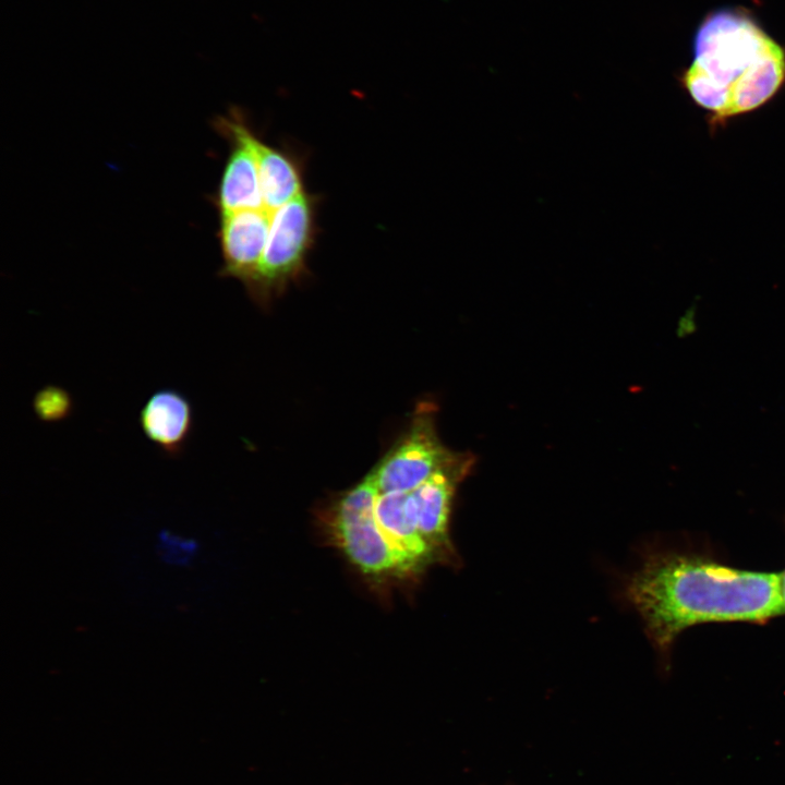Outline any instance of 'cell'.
I'll list each match as a JSON object with an SVG mask.
<instances>
[{"instance_id":"1","label":"cell","mask_w":785,"mask_h":785,"mask_svg":"<svg viewBox=\"0 0 785 785\" xmlns=\"http://www.w3.org/2000/svg\"><path fill=\"white\" fill-rule=\"evenodd\" d=\"M626 595L663 653L695 624L759 623L785 613L780 573L739 570L678 554L649 557L627 581Z\"/></svg>"},{"instance_id":"2","label":"cell","mask_w":785,"mask_h":785,"mask_svg":"<svg viewBox=\"0 0 785 785\" xmlns=\"http://www.w3.org/2000/svg\"><path fill=\"white\" fill-rule=\"evenodd\" d=\"M691 99L717 124L753 111L785 84V47L747 9L710 11L692 37V60L680 74Z\"/></svg>"},{"instance_id":"3","label":"cell","mask_w":785,"mask_h":785,"mask_svg":"<svg viewBox=\"0 0 785 785\" xmlns=\"http://www.w3.org/2000/svg\"><path fill=\"white\" fill-rule=\"evenodd\" d=\"M319 195L305 191L273 213L258 270L247 291L259 306H269L307 274V257L319 231Z\"/></svg>"},{"instance_id":"4","label":"cell","mask_w":785,"mask_h":785,"mask_svg":"<svg viewBox=\"0 0 785 785\" xmlns=\"http://www.w3.org/2000/svg\"><path fill=\"white\" fill-rule=\"evenodd\" d=\"M378 490L369 473L342 493L325 517L333 541L350 563L365 576L383 579L415 573L392 547L375 518Z\"/></svg>"},{"instance_id":"5","label":"cell","mask_w":785,"mask_h":785,"mask_svg":"<svg viewBox=\"0 0 785 785\" xmlns=\"http://www.w3.org/2000/svg\"><path fill=\"white\" fill-rule=\"evenodd\" d=\"M435 411L418 403L409 428L370 472L378 492H411L457 457L437 435Z\"/></svg>"},{"instance_id":"6","label":"cell","mask_w":785,"mask_h":785,"mask_svg":"<svg viewBox=\"0 0 785 785\" xmlns=\"http://www.w3.org/2000/svg\"><path fill=\"white\" fill-rule=\"evenodd\" d=\"M215 126L230 146L214 200L219 215L247 209L266 210L254 148L256 132L237 108L228 116L218 117Z\"/></svg>"},{"instance_id":"7","label":"cell","mask_w":785,"mask_h":785,"mask_svg":"<svg viewBox=\"0 0 785 785\" xmlns=\"http://www.w3.org/2000/svg\"><path fill=\"white\" fill-rule=\"evenodd\" d=\"M472 464V455L459 452L449 464L410 492L418 529L438 561L455 560L449 538L451 506L456 488Z\"/></svg>"},{"instance_id":"8","label":"cell","mask_w":785,"mask_h":785,"mask_svg":"<svg viewBox=\"0 0 785 785\" xmlns=\"http://www.w3.org/2000/svg\"><path fill=\"white\" fill-rule=\"evenodd\" d=\"M273 214L247 209L219 215L218 239L222 255L220 277L238 279L252 288L267 242Z\"/></svg>"},{"instance_id":"9","label":"cell","mask_w":785,"mask_h":785,"mask_svg":"<svg viewBox=\"0 0 785 785\" xmlns=\"http://www.w3.org/2000/svg\"><path fill=\"white\" fill-rule=\"evenodd\" d=\"M140 426L146 438L165 455L182 454L194 428V410L189 398L172 388L153 392L140 411Z\"/></svg>"},{"instance_id":"10","label":"cell","mask_w":785,"mask_h":785,"mask_svg":"<svg viewBox=\"0 0 785 785\" xmlns=\"http://www.w3.org/2000/svg\"><path fill=\"white\" fill-rule=\"evenodd\" d=\"M375 518L386 539L415 573L438 561L418 529L410 492H379Z\"/></svg>"},{"instance_id":"11","label":"cell","mask_w":785,"mask_h":785,"mask_svg":"<svg viewBox=\"0 0 785 785\" xmlns=\"http://www.w3.org/2000/svg\"><path fill=\"white\" fill-rule=\"evenodd\" d=\"M254 148L265 209L273 214L306 191L305 157L290 147L267 144L256 133Z\"/></svg>"},{"instance_id":"12","label":"cell","mask_w":785,"mask_h":785,"mask_svg":"<svg viewBox=\"0 0 785 785\" xmlns=\"http://www.w3.org/2000/svg\"><path fill=\"white\" fill-rule=\"evenodd\" d=\"M36 416L44 422H59L67 419L73 409V399L68 390L48 385L38 390L33 400Z\"/></svg>"},{"instance_id":"13","label":"cell","mask_w":785,"mask_h":785,"mask_svg":"<svg viewBox=\"0 0 785 785\" xmlns=\"http://www.w3.org/2000/svg\"><path fill=\"white\" fill-rule=\"evenodd\" d=\"M197 551V544L190 539L162 532L159 536V552L161 557L174 565H186Z\"/></svg>"},{"instance_id":"14","label":"cell","mask_w":785,"mask_h":785,"mask_svg":"<svg viewBox=\"0 0 785 785\" xmlns=\"http://www.w3.org/2000/svg\"><path fill=\"white\" fill-rule=\"evenodd\" d=\"M781 578V596L785 608V570L780 575Z\"/></svg>"}]
</instances>
